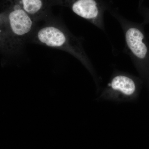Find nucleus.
Instances as JSON below:
<instances>
[{"instance_id":"nucleus-1","label":"nucleus","mask_w":149,"mask_h":149,"mask_svg":"<svg viewBox=\"0 0 149 149\" xmlns=\"http://www.w3.org/2000/svg\"><path fill=\"white\" fill-rule=\"evenodd\" d=\"M34 41L39 44L68 52L87 66L90 62L79 39L65 27L54 24H48L37 29Z\"/></svg>"},{"instance_id":"nucleus-2","label":"nucleus","mask_w":149,"mask_h":149,"mask_svg":"<svg viewBox=\"0 0 149 149\" xmlns=\"http://www.w3.org/2000/svg\"><path fill=\"white\" fill-rule=\"evenodd\" d=\"M74 13L96 27L104 30V8L97 0H75L71 6Z\"/></svg>"},{"instance_id":"nucleus-3","label":"nucleus","mask_w":149,"mask_h":149,"mask_svg":"<svg viewBox=\"0 0 149 149\" xmlns=\"http://www.w3.org/2000/svg\"><path fill=\"white\" fill-rule=\"evenodd\" d=\"M120 24L124 31L126 47L133 56L140 60L147 56L148 49L144 43V35L139 28L129 25L127 21L121 20Z\"/></svg>"},{"instance_id":"nucleus-4","label":"nucleus","mask_w":149,"mask_h":149,"mask_svg":"<svg viewBox=\"0 0 149 149\" xmlns=\"http://www.w3.org/2000/svg\"><path fill=\"white\" fill-rule=\"evenodd\" d=\"M9 20L12 31L23 43L33 32L36 22L23 9L19 8L10 13Z\"/></svg>"},{"instance_id":"nucleus-5","label":"nucleus","mask_w":149,"mask_h":149,"mask_svg":"<svg viewBox=\"0 0 149 149\" xmlns=\"http://www.w3.org/2000/svg\"><path fill=\"white\" fill-rule=\"evenodd\" d=\"M112 91L123 95H133L136 91V85L131 77L124 74H118L113 77L109 84Z\"/></svg>"},{"instance_id":"nucleus-6","label":"nucleus","mask_w":149,"mask_h":149,"mask_svg":"<svg viewBox=\"0 0 149 149\" xmlns=\"http://www.w3.org/2000/svg\"><path fill=\"white\" fill-rule=\"evenodd\" d=\"M22 9L33 18L39 13L43 6L42 0H21Z\"/></svg>"},{"instance_id":"nucleus-7","label":"nucleus","mask_w":149,"mask_h":149,"mask_svg":"<svg viewBox=\"0 0 149 149\" xmlns=\"http://www.w3.org/2000/svg\"><path fill=\"white\" fill-rule=\"evenodd\" d=\"M0 32H1V31H0Z\"/></svg>"}]
</instances>
